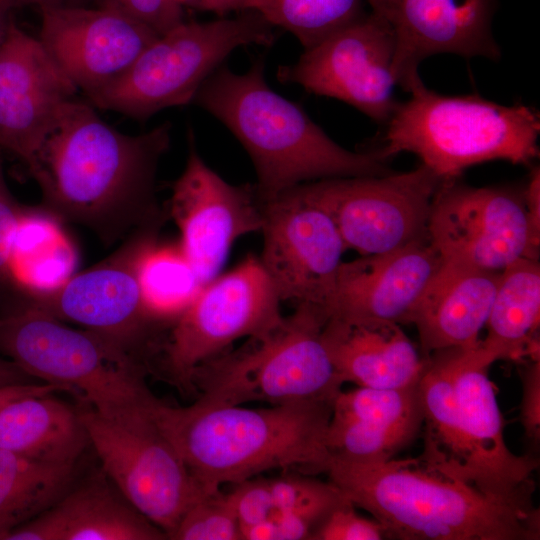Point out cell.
Masks as SVG:
<instances>
[{"instance_id": "17", "label": "cell", "mask_w": 540, "mask_h": 540, "mask_svg": "<svg viewBox=\"0 0 540 540\" xmlns=\"http://www.w3.org/2000/svg\"><path fill=\"white\" fill-rule=\"evenodd\" d=\"M188 142L168 214L178 227L181 250L205 285L219 275L237 239L261 230L262 200L255 184H230L211 169L196 149L192 130Z\"/></svg>"}, {"instance_id": "23", "label": "cell", "mask_w": 540, "mask_h": 540, "mask_svg": "<svg viewBox=\"0 0 540 540\" xmlns=\"http://www.w3.org/2000/svg\"><path fill=\"white\" fill-rule=\"evenodd\" d=\"M167 535L102 473L73 486L5 540H161Z\"/></svg>"}, {"instance_id": "45", "label": "cell", "mask_w": 540, "mask_h": 540, "mask_svg": "<svg viewBox=\"0 0 540 540\" xmlns=\"http://www.w3.org/2000/svg\"><path fill=\"white\" fill-rule=\"evenodd\" d=\"M12 9L36 6L41 9L52 7H65V6H82L81 0H4Z\"/></svg>"}, {"instance_id": "5", "label": "cell", "mask_w": 540, "mask_h": 540, "mask_svg": "<svg viewBox=\"0 0 540 540\" xmlns=\"http://www.w3.org/2000/svg\"><path fill=\"white\" fill-rule=\"evenodd\" d=\"M264 72L262 55L242 74L222 64L192 101L242 144L261 200L317 180L392 173L379 150L353 152L337 144L302 107L272 90Z\"/></svg>"}, {"instance_id": "8", "label": "cell", "mask_w": 540, "mask_h": 540, "mask_svg": "<svg viewBox=\"0 0 540 540\" xmlns=\"http://www.w3.org/2000/svg\"><path fill=\"white\" fill-rule=\"evenodd\" d=\"M327 320L322 306L296 304L267 335L249 338L237 351L197 367L193 389L201 391L199 398L215 403L333 404L343 383L323 340Z\"/></svg>"}, {"instance_id": "31", "label": "cell", "mask_w": 540, "mask_h": 540, "mask_svg": "<svg viewBox=\"0 0 540 540\" xmlns=\"http://www.w3.org/2000/svg\"><path fill=\"white\" fill-rule=\"evenodd\" d=\"M366 0H248L273 27L294 35L308 49L361 18Z\"/></svg>"}, {"instance_id": "3", "label": "cell", "mask_w": 540, "mask_h": 540, "mask_svg": "<svg viewBox=\"0 0 540 540\" xmlns=\"http://www.w3.org/2000/svg\"><path fill=\"white\" fill-rule=\"evenodd\" d=\"M150 414L206 494L273 469L323 473L331 403L248 408L198 398L185 407L155 398Z\"/></svg>"}, {"instance_id": "29", "label": "cell", "mask_w": 540, "mask_h": 540, "mask_svg": "<svg viewBox=\"0 0 540 540\" xmlns=\"http://www.w3.org/2000/svg\"><path fill=\"white\" fill-rule=\"evenodd\" d=\"M75 477L76 464H48L0 450V540L55 504Z\"/></svg>"}, {"instance_id": "46", "label": "cell", "mask_w": 540, "mask_h": 540, "mask_svg": "<svg viewBox=\"0 0 540 540\" xmlns=\"http://www.w3.org/2000/svg\"><path fill=\"white\" fill-rule=\"evenodd\" d=\"M12 8L4 0H0V46L5 39L11 19Z\"/></svg>"}, {"instance_id": "36", "label": "cell", "mask_w": 540, "mask_h": 540, "mask_svg": "<svg viewBox=\"0 0 540 540\" xmlns=\"http://www.w3.org/2000/svg\"><path fill=\"white\" fill-rule=\"evenodd\" d=\"M25 208L16 202L7 186L0 156V296L9 297L14 293L10 267L11 251L17 226Z\"/></svg>"}, {"instance_id": "39", "label": "cell", "mask_w": 540, "mask_h": 540, "mask_svg": "<svg viewBox=\"0 0 540 540\" xmlns=\"http://www.w3.org/2000/svg\"><path fill=\"white\" fill-rule=\"evenodd\" d=\"M271 518L277 529L278 540L311 539L315 527L305 518L288 512H273Z\"/></svg>"}, {"instance_id": "28", "label": "cell", "mask_w": 540, "mask_h": 540, "mask_svg": "<svg viewBox=\"0 0 540 540\" xmlns=\"http://www.w3.org/2000/svg\"><path fill=\"white\" fill-rule=\"evenodd\" d=\"M77 262L74 246L59 221L41 207H26L11 251L13 294L51 290L73 274Z\"/></svg>"}, {"instance_id": "11", "label": "cell", "mask_w": 540, "mask_h": 540, "mask_svg": "<svg viewBox=\"0 0 540 540\" xmlns=\"http://www.w3.org/2000/svg\"><path fill=\"white\" fill-rule=\"evenodd\" d=\"M280 302L257 256L206 283L173 322L164 348L171 379L193 389L191 378L201 364L238 339L260 338L279 327L285 318Z\"/></svg>"}, {"instance_id": "7", "label": "cell", "mask_w": 540, "mask_h": 540, "mask_svg": "<svg viewBox=\"0 0 540 540\" xmlns=\"http://www.w3.org/2000/svg\"><path fill=\"white\" fill-rule=\"evenodd\" d=\"M0 353L37 380L82 394L106 416L147 407L156 398L135 353L16 297L0 313Z\"/></svg>"}, {"instance_id": "14", "label": "cell", "mask_w": 540, "mask_h": 540, "mask_svg": "<svg viewBox=\"0 0 540 540\" xmlns=\"http://www.w3.org/2000/svg\"><path fill=\"white\" fill-rule=\"evenodd\" d=\"M395 39L371 11L304 49L298 60L281 65L277 79L307 92L340 100L386 124L399 103L393 64Z\"/></svg>"}, {"instance_id": "22", "label": "cell", "mask_w": 540, "mask_h": 540, "mask_svg": "<svg viewBox=\"0 0 540 540\" xmlns=\"http://www.w3.org/2000/svg\"><path fill=\"white\" fill-rule=\"evenodd\" d=\"M418 383L393 389H341L325 435L329 457L360 463L395 458L423 426Z\"/></svg>"}, {"instance_id": "26", "label": "cell", "mask_w": 540, "mask_h": 540, "mask_svg": "<svg viewBox=\"0 0 540 540\" xmlns=\"http://www.w3.org/2000/svg\"><path fill=\"white\" fill-rule=\"evenodd\" d=\"M89 444L80 411L51 393L25 396L0 410V450L43 463L73 465Z\"/></svg>"}, {"instance_id": "10", "label": "cell", "mask_w": 540, "mask_h": 540, "mask_svg": "<svg viewBox=\"0 0 540 540\" xmlns=\"http://www.w3.org/2000/svg\"><path fill=\"white\" fill-rule=\"evenodd\" d=\"M150 405L115 416L90 406L80 416L102 471L169 539L184 513L206 493L153 420Z\"/></svg>"}, {"instance_id": "41", "label": "cell", "mask_w": 540, "mask_h": 540, "mask_svg": "<svg viewBox=\"0 0 540 540\" xmlns=\"http://www.w3.org/2000/svg\"><path fill=\"white\" fill-rule=\"evenodd\" d=\"M56 391H65V390L64 388L60 386L48 384L45 382L18 384V385H10L6 387H2L0 388V410L5 405H7L8 403L16 399L29 396V395H35V394L53 393Z\"/></svg>"}, {"instance_id": "9", "label": "cell", "mask_w": 540, "mask_h": 540, "mask_svg": "<svg viewBox=\"0 0 540 540\" xmlns=\"http://www.w3.org/2000/svg\"><path fill=\"white\" fill-rule=\"evenodd\" d=\"M273 26L259 13L185 22L157 37L132 66L91 102L106 110L145 121L173 106L192 103L205 80L238 47H269Z\"/></svg>"}, {"instance_id": "40", "label": "cell", "mask_w": 540, "mask_h": 540, "mask_svg": "<svg viewBox=\"0 0 540 540\" xmlns=\"http://www.w3.org/2000/svg\"><path fill=\"white\" fill-rule=\"evenodd\" d=\"M523 194L532 236L540 242V170L538 166L531 171Z\"/></svg>"}, {"instance_id": "30", "label": "cell", "mask_w": 540, "mask_h": 540, "mask_svg": "<svg viewBox=\"0 0 540 540\" xmlns=\"http://www.w3.org/2000/svg\"><path fill=\"white\" fill-rule=\"evenodd\" d=\"M138 280L145 309L156 324L173 323L204 286L179 244L158 241L142 256Z\"/></svg>"}, {"instance_id": "13", "label": "cell", "mask_w": 540, "mask_h": 540, "mask_svg": "<svg viewBox=\"0 0 540 540\" xmlns=\"http://www.w3.org/2000/svg\"><path fill=\"white\" fill-rule=\"evenodd\" d=\"M427 234L443 261L502 272L518 259H538L523 190L510 187L443 180L432 199Z\"/></svg>"}, {"instance_id": "25", "label": "cell", "mask_w": 540, "mask_h": 540, "mask_svg": "<svg viewBox=\"0 0 540 540\" xmlns=\"http://www.w3.org/2000/svg\"><path fill=\"white\" fill-rule=\"evenodd\" d=\"M323 340L342 383L393 389L419 382L426 358L398 323L329 318Z\"/></svg>"}, {"instance_id": "6", "label": "cell", "mask_w": 540, "mask_h": 540, "mask_svg": "<svg viewBox=\"0 0 540 540\" xmlns=\"http://www.w3.org/2000/svg\"><path fill=\"white\" fill-rule=\"evenodd\" d=\"M386 122L387 159L413 153L443 180L493 160L528 165L539 155L540 115L535 108L502 105L479 95L447 96L422 80Z\"/></svg>"}, {"instance_id": "4", "label": "cell", "mask_w": 540, "mask_h": 540, "mask_svg": "<svg viewBox=\"0 0 540 540\" xmlns=\"http://www.w3.org/2000/svg\"><path fill=\"white\" fill-rule=\"evenodd\" d=\"M418 388L425 427V460L481 491L512 502L534 504L535 454H515L480 342L425 356Z\"/></svg>"}, {"instance_id": "18", "label": "cell", "mask_w": 540, "mask_h": 540, "mask_svg": "<svg viewBox=\"0 0 540 540\" xmlns=\"http://www.w3.org/2000/svg\"><path fill=\"white\" fill-rule=\"evenodd\" d=\"M370 11L395 39L393 70L398 86L409 91L421 81L419 65L428 57L451 53L498 60L492 33L496 0H366Z\"/></svg>"}, {"instance_id": "35", "label": "cell", "mask_w": 540, "mask_h": 540, "mask_svg": "<svg viewBox=\"0 0 540 540\" xmlns=\"http://www.w3.org/2000/svg\"><path fill=\"white\" fill-rule=\"evenodd\" d=\"M98 8L123 14L153 30L159 36L184 21L178 0H94Z\"/></svg>"}, {"instance_id": "16", "label": "cell", "mask_w": 540, "mask_h": 540, "mask_svg": "<svg viewBox=\"0 0 540 540\" xmlns=\"http://www.w3.org/2000/svg\"><path fill=\"white\" fill-rule=\"evenodd\" d=\"M263 249L259 257L281 301H329L347 250L329 214L304 184L262 200Z\"/></svg>"}, {"instance_id": "44", "label": "cell", "mask_w": 540, "mask_h": 540, "mask_svg": "<svg viewBox=\"0 0 540 540\" xmlns=\"http://www.w3.org/2000/svg\"><path fill=\"white\" fill-rule=\"evenodd\" d=\"M241 540H277V529L270 517L263 521L240 528Z\"/></svg>"}, {"instance_id": "42", "label": "cell", "mask_w": 540, "mask_h": 540, "mask_svg": "<svg viewBox=\"0 0 540 540\" xmlns=\"http://www.w3.org/2000/svg\"><path fill=\"white\" fill-rule=\"evenodd\" d=\"M183 7L212 12L224 17L229 12L247 10L248 0H178Z\"/></svg>"}, {"instance_id": "24", "label": "cell", "mask_w": 540, "mask_h": 540, "mask_svg": "<svg viewBox=\"0 0 540 540\" xmlns=\"http://www.w3.org/2000/svg\"><path fill=\"white\" fill-rule=\"evenodd\" d=\"M501 272L443 261L416 302L409 324L417 328L425 356L473 347L486 326Z\"/></svg>"}, {"instance_id": "33", "label": "cell", "mask_w": 540, "mask_h": 540, "mask_svg": "<svg viewBox=\"0 0 540 540\" xmlns=\"http://www.w3.org/2000/svg\"><path fill=\"white\" fill-rule=\"evenodd\" d=\"M169 539L241 540L240 524L227 494L218 490L196 501Z\"/></svg>"}, {"instance_id": "32", "label": "cell", "mask_w": 540, "mask_h": 540, "mask_svg": "<svg viewBox=\"0 0 540 540\" xmlns=\"http://www.w3.org/2000/svg\"><path fill=\"white\" fill-rule=\"evenodd\" d=\"M269 485L273 512L299 515L312 523L315 529L332 509L347 499L329 480L285 476L269 478Z\"/></svg>"}, {"instance_id": "27", "label": "cell", "mask_w": 540, "mask_h": 540, "mask_svg": "<svg viewBox=\"0 0 540 540\" xmlns=\"http://www.w3.org/2000/svg\"><path fill=\"white\" fill-rule=\"evenodd\" d=\"M539 321L540 264L521 258L501 272L480 344L495 362L539 358Z\"/></svg>"}, {"instance_id": "1", "label": "cell", "mask_w": 540, "mask_h": 540, "mask_svg": "<svg viewBox=\"0 0 540 540\" xmlns=\"http://www.w3.org/2000/svg\"><path fill=\"white\" fill-rule=\"evenodd\" d=\"M170 131L164 122L140 135L123 134L90 105L70 100L28 167L42 192L40 207L58 221L87 227L107 245L165 222L156 173Z\"/></svg>"}, {"instance_id": "21", "label": "cell", "mask_w": 540, "mask_h": 540, "mask_svg": "<svg viewBox=\"0 0 540 540\" xmlns=\"http://www.w3.org/2000/svg\"><path fill=\"white\" fill-rule=\"evenodd\" d=\"M442 259L428 237L382 254L341 262L324 309L329 318L409 323Z\"/></svg>"}, {"instance_id": "38", "label": "cell", "mask_w": 540, "mask_h": 540, "mask_svg": "<svg viewBox=\"0 0 540 540\" xmlns=\"http://www.w3.org/2000/svg\"><path fill=\"white\" fill-rule=\"evenodd\" d=\"M522 397L520 420L527 441L534 447L540 440V359H530L520 372Z\"/></svg>"}, {"instance_id": "20", "label": "cell", "mask_w": 540, "mask_h": 540, "mask_svg": "<svg viewBox=\"0 0 540 540\" xmlns=\"http://www.w3.org/2000/svg\"><path fill=\"white\" fill-rule=\"evenodd\" d=\"M77 91L40 40L11 21L0 46V148L28 168Z\"/></svg>"}, {"instance_id": "43", "label": "cell", "mask_w": 540, "mask_h": 540, "mask_svg": "<svg viewBox=\"0 0 540 540\" xmlns=\"http://www.w3.org/2000/svg\"><path fill=\"white\" fill-rule=\"evenodd\" d=\"M36 380L12 360L0 357V388L10 385L36 383Z\"/></svg>"}, {"instance_id": "2", "label": "cell", "mask_w": 540, "mask_h": 540, "mask_svg": "<svg viewBox=\"0 0 540 540\" xmlns=\"http://www.w3.org/2000/svg\"><path fill=\"white\" fill-rule=\"evenodd\" d=\"M324 474L389 539L538 540L540 513L487 494L421 455L360 463L329 457Z\"/></svg>"}, {"instance_id": "12", "label": "cell", "mask_w": 540, "mask_h": 540, "mask_svg": "<svg viewBox=\"0 0 540 540\" xmlns=\"http://www.w3.org/2000/svg\"><path fill=\"white\" fill-rule=\"evenodd\" d=\"M442 181L421 164L403 173L330 178L304 185L332 218L346 248L368 256L428 237L429 211Z\"/></svg>"}, {"instance_id": "19", "label": "cell", "mask_w": 540, "mask_h": 540, "mask_svg": "<svg viewBox=\"0 0 540 540\" xmlns=\"http://www.w3.org/2000/svg\"><path fill=\"white\" fill-rule=\"evenodd\" d=\"M40 12L38 39L90 101L118 80L159 36L108 9L65 6Z\"/></svg>"}, {"instance_id": "37", "label": "cell", "mask_w": 540, "mask_h": 540, "mask_svg": "<svg viewBox=\"0 0 540 540\" xmlns=\"http://www.w3.org/2000/svg\"><path fill=\"white\" fill-rule=\"evenodd\" d=\"M233 485V489L226 494L234 508L240 528L271 517L274 506L269 478L256 476Z\"/></svg>"}, {"instance_id": "15", "label": "cell", "mask_w": 540, "mask_h": 540, "mask_svg": "<svg viewBox=\"0 0 540 540\" xmlns=\"http://www.w3.org/2000/svg\"><path fill=\"white\" fill-rule=\"evenodd\" d=\"M163 223L137 228L105 260L51 290L14 297L61 321L104 335L135 353L156 324L143 304L138 267L147 249L158 241Z\"/></svg>"}, {"instance_id": "34", "label": "cell", "mask_w": 540, "mask_h": 540, "mask_svg": "<svg viewBox=\"0 0 540 540\" xmlns=\"http://www.w3.org/2000/svg\"><path fill=\"white\" fill-rule=\"evenodd\" d=\"M383 526L374 518L368 519L355 511L346 499L332 509L314 530V540H381L385 539Z\"/></svg>"}]
</instances>
